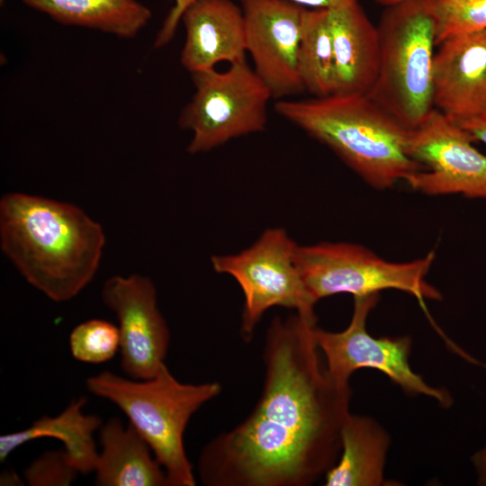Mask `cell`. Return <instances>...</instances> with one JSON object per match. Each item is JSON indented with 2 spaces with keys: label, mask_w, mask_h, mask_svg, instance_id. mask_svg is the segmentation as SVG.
I'll return each instance as SVG.
<instances>
[{
  "label": "cell",
  "mask_w": 486,
  "mask_h": 486,
  "mask_svg": "<svg viewBox=\"0 0 486 486\" xmlns=\"http://www.w3.org/2000/svg\"><path fill=\"white\" fill-rule=\"evenodd\" d=\"M315 327L296 312L270 323L260 397L203 446L196 468L203 485L310 486L337 464L352 389L329 374Z\"/></svg>",
  "instance_id": "6da1fadb"
},
{
  "label": "cell",
  "mask_w": 486,
  "mask_h": 486,
  "mask_svg": "<svg viewBox=\"0 0 486 486\" xmlns=\"http://www.w3.org/2000/svg\"><path fill=\"white\" fill-rule=\"evenodd\" d=\"M102 226L79 207L24 193L0 199V247L22 277L56 302L76 297L102 258Z\"/></svg>",
  "instance_id": "7a4b0ae2"
},
{
  "label": "cell",
  "mask_w": 486,
  "mask_h": 486,
  "mask_svg": "<svg viewBox=\"0 0 486 486\" xmlns=\"http://www.w3.org/2000/svg\"><path fill=\"white\" fill-rule=\"evenodd\" d=\"M274 109L328 147L374 188H390L424 169L408 155L410 129L367 94L281 99Z\"/></svg>",
  "instance_id": "3957f363"
},
{
  "label": "cell",
  "mask_w": 486,
  "mask_h": 486,
  "mask_svg": "<svg viewBox=\"0 0 486 486\" xmlns=\"http://www.w3.org/2000/svg\"><path fill=\"white\" fill-rule=\"evenodd\" d=\"M86 385L89 392L108 400L124 413L165 470L168 486L196 484L184 448V432L192 416L220 393L219 382H181L164 364L148 379L103 371L88 377Z\"/></svg>",
  "instance_id": "277c9868"
},
{
  "label": "cell",
  "mask_w": 486,
  "mask_h": 486,
  "mask_svg": "<svg viewBox=\"0 0 486 486\" xmlns=\"http://www.w3.org/2000/svg\"><path fill=\"white\" fill-rule=\"evenodd\" d=\"M379 68L368 96L413 129L434 108L436 19L431 0L388 5L377 26Z\"/></svg>",
  "instance_id": "5b68a950"
},
{
  "label": "cell",
  "mask_w": 486,
  "mask_h": 486,
  "mask_svg": "<svg viewBox=\"0 0 486 486\" xmlns=\"http://www.w3.org/2000/svg\"><path fill=\"white\" fill-rule=\"evenodd\" d=\"M434 259L430 251L419 259L394 263L345 242L297 246L295 253L302 279L317 302L335 294L359 297L393 289L414 296L424 306L425 300L441 299L439 291L426 281Z\"/></svg>",
  "instance_id": "8992f818"
},
{
  "label": "cell",
  "mask_w": 486,
  "mask_h": 486,
  "mask_svg": "<svg viewBox=\"0 0 486 486\" xmlns=\"http://www.w3.org/2000/svg\"><path fill=\"white\" fill-rule=\"evenodd\" d=\"M192 75L195 91L179 119L181 128L193 132L189 153L206 152L265 130L273 96L246 59L223 72L212 68Z\"/></svg>",
  "instance_id": "52a82bcc"
},
{
  "label": "cell",
  "mask_w": 486,
  "mask_h": 486,
  "mask_svg": "<svg viewBox=\"0 0 486 486\" xmlns=\"http://www.w3.org/2000/svg\"><path fill=\"white\" fill-rule=\"evenodd\" d=\"M297 246L281 228L268 229L248 248L213 256L216 273L232 276L242 290L241 333L249 341L263 315L275 306L316 322L317 302L308 292L295 261Z\"/></svg>",
  "instance_id": "ba28073f"
},
{
  "label": "cell",
  "mask_w": 486,
  "mask_h": 486,
  "mask_svg": "<svg viewBox=\"0 0 486 486\" xmlns=\"http://www.w3.org/2000/svg\"><path fill=\"white\" fill-rule=\"evenodd\" d=\"M379 299V293L354 297L351 320L342 331L314 328V337L329 374L338 383L349 384V378L356 370L375 369L406 393L425 395L445 408L450 407L453 398L446 390L430 386L412 370L410 337L375 338L369 334L367 318Z\"/></svg>",
  "instance_id": "9c48e42d"
},
{
  "label": "cell",
  "mask_w": 486,
  "mask_h": 486,
  "mask_svg": "<svg viewBox=\"0 0 486 486\" xmlns=\"http://www.w3.org/2000/svg\"><path fill=\"white\" fill-rule=\"evenodd\" d=\"M472 142L466 131L433 108L418 126L410 129L408 155L424 169L406 182L428 195L486 199V155Z\"/></svg>",
  "instance_id": "30bf717a"
},
{
  "label": "cell",
  "mask_w": 486,
  "mask_h": 486,
  "mask_svg": "<svg viewBox=\"0 0 486 486\" xmlns=\"http://www.w3.org/2000/svg\"><path fill=\"white\" fill-rule=\"evenodd\" d=\"M102 299L119 322L122 371L136 380L153 377L165 364L170 343L154 284L137 274L113 275L104 284Z\"/></svg>",
  "instance_id": "8fae6325"
},
{
  "label": "cell",
  "mask_w": 486,
  "mask_h": 486,
  "mask_svg": "<svg viewBox=\"0 0 486 486\" xmlns=\"http://www.w3.org/2000/svg\"><path fill=\"white\" fill-rule=\"evenodd\" d=\"M245 22L246 49L254 70L273 98L284 99L304 89L297 55L306 8L288 0H239Z\"/></svg>",
  "instance_id": "7c38bea8"
},
{
  "label": "cell",
  "mask_w": 486,
  "mask_h": 486,
  "mask_svg": "<svg viewBox=\"0 0 486 486\" xmlns=\"http://www.w3.org/2000/svg\"><path fill=\"white\" fill-rule=\"evenodd\" d=\"M434 58V108L451 120L486 114V30L439 44Z\"/></svg>",
  "instance_id": "4fadbf2b"
},
{
  "label": "cell",
  "mask_w": 486,
  "mask_h": 486,
  "mask_svg": "<svg viewBox=\"0 0 486 486\" xmlns=\"http://www.w3.org/2000/svg\"><path fill=\"white\" fill-rule=\"evenodd\" d=\"M181 22L185 41L180 60L191 74L212 69L222 61L246 59L243 12L232 0H196Z\"/></svg>",
  "instance_id": "5bb4252c"
},
{
  "label": "cell",
  "mask_w": 486,
  "mask_h": 486,
  "mask_svg": "<svg viewBox=\"0 0 486 486\" xmlns=\"http://www.w3.org/2000/svg\"><path fill=\"white\" fill-rule=\"evenodd\" d=\"M328 11L335 60L333 94H368L379 68L377 27L357 0H341Z\"/></svg>",
  "instance_id": "9a60e30c"
},
{
  "label": "cell",
  "mask_w": 486,
  "mask_h": 486,
  "mask_svg": "<svg viewBox=\"0 0 486 486\" xmlns=\"http://www.w3.org/2000/svg\"><path fill=\"white\" fill-rule=\"evenodd\" d=\"M97 486H168L165 470L137 430L111 418L100 428Z\"/></svg>",
  "instance_id": "2e32d148"
},
{
  "label": "cell",
  "mask_w": 486,
  "mask_h": 486,
  "mask_svg": "<svg viewBox=\"0 0 486 486\" xmlns=\"http://www.w3.org/2000/svg\"><path fill=\"white\" fill-rule=\"evenodd\" d=\"M85 397L73 400L58 415L42 416L28 428L0 436V462L16 448L39 438L59 440L70 461L82 474L94 472L98 452L94 434L102 426L101 418L84 412Z\"/></svg>",
  "instance_id": "e0dca14e"
},
{
  "label": "cell",
  "mask_w": 486,
  "mask_h": 486,
  "mask_svg": "<svg viewBox=\"0 0 486 486\" xmlns=\"http://www.w3.org/2000/svg\"><path fill=\"white\" fill-rule=\"evenodd\" d=\"M390 442L386 430L374 418L349 413L341 430L339 458L325 474L324 485H393L384 477Z\"/></svg>",
  "instance_id": "ac0fdd59"
},
{
  "label": "cell",
  "mask_w": 486,
  "mask_h": 486,
  "mask_svg": "<svg viewBox=\"0 0 486 486\" xmlns=\"http://www.w3.org/2000/svg\"><path fill=\"white\" fill-rule=\"evenodd\" d=\"M27 6L67 25L94 29L121 38L136 36L150 10L136 0H22Z\"/></svg>",
  "instance_id": "d6986e66"
},
{
  "label": "cell",
  "mask_w": 486,
  "mask_h": 486,
  "mask_svg": "<svg viewBox=\"0 0 486 486\" xmlns=\"http://www.w3.org/2000/svg\"><path fill=\"white\" fill-rule=\"evenodd\" d=\"M297 64L304 90L315 97L334 93L335 60L328 9L306 8Z\"/></svg>",
  "instance_id": "ffe728a7"
},
{
  "label": "cell",
  "mask_w": 486,
  "mask_h": 486,
  "mask_svg": "<svg viewBox=\"0 0 486 486\" xmlns=\"http://www.w3.org/2000/svg\"><path fill=\"white\" fill-rule=\"evenodd\" d=\"M71 355L77 361L102 364L111 360L120 349L117 326L98 319L76 326L68 338Z\"/></svg>",
  "instance_id": "44dd1931"
},
{
  "label": "cell",
  "mask_w": 486,
  "mask_h": 486,
  "mask_svg": "<svg viewBox=\"0 0 486 486\" xmlns=\"http://www.w3.org/2000/svg\"><path fill=\"white\" fill-rule=\"evenodd\" d=\"M436 19V43L464 33L486 30V0H431Z\"/></svg>",
  "instance_id": "7402d4cb"
},
{
  "label": "cell",
  "mask_w": 486,
  "mask_h": 486,
  "mask_svg": "<svg viewBox=\"0 0 486 486\" xmlns=\"http://www.w3.org/2000/svg\"><path fill=\"white\" fill-rule=\"evenodd\" d=\"M79 473L65 450H50L25 468L23 477L30 486H68Z\"/></svg>",
  "instance_id": "603a6c76"
},
{
  "label": "cell",
  "mask_w": 486,
  "mask_h": 486,
  "mask_svg": "<svg viewBox=\"0 0 486 486\" xmlns=\"http://www.w3.org/2000/svg\"><path fill=\"white\" fill-rule=\"evenodd\" d=\"M196 0H175V4L166 15L155 40V47L160 48L168 43L181 22V17L188 6Z\"/></svg>",
  "instance_id": "cb8c5ba5"
},
{
  "label": "cell",
  "mask_w": 486,
  "mask_h": 486,
  "mask_svg": "<svg viewBox=\"0 0 486 486\" xmlns=\"http://www.w3.org/2000/svg\"><path fill=\"white\" fill-rule=\"evenodd\" d=\"M453 121V120H452ZM473 140L486 144V114L454 121Z\"/></svg>",
  "instance_id": "d4e9b609"
},
{
  "label": "cell",
  "mask_w": 486,
  "mask_h": 486,
  "mask_svg": "<svg viewBox=\"0 0 486 486\" xmlns=\"http://www.w3.org/2000/svg\"><path fill=\"white\" fill-rule=\"evenodd\" d=\"M472 462L477 475V483L486 486V445L472 456Z\"/></svg>",
  "instance_id": "484cf974"
},
{
  "label": "cell",
  "mask_w": 486,
  "mask_h": 486,
  "mask_svg": "<svg viewBox=\"0 0 486 486\" xmlns=\"http://www.w3.org/2000/svg\"><path fill=\"white\" fill-rule=\"evenodd\" d=\"M300 6L310 9H329L341 0H288Z\"/></svg>",
  "instance_id": "4316f807"
},
{
  "label": "cell",
  "mask_w": 486,
  "mask_h": 486,
  "mask_svg": "<svg viewBox=\"0 0 486 486\" xmlns=\"http://www.w3.org/2000/svg\"><path fill=\"white\" fill-rule=\"evenodd\" d=\"M2 477H4V479L1 478V485H6V482H8V485H22V483H20L22 482L16 476L14 472H5Z\"/></svg>",
  "instance_id": "83f0119b"
},
{
  "label": "cell",
  "mask_w": 486,
  "mask_h": 486,
  "mask_svg": "<svg viewBox=\"0 0 486 486\" xmlns=\"http://www.w3.org/2000/svg\"><path fill=\"white\" fill-rule=\"evenodd\" d=\"M378 4H383V5H392L393 4H396L400 1H402V0H375Z\"/></svg>",
  "instance_id": "f1b7e54d"
},
{
  "label": "cell",
  "mask_w": 486,
  "mask_h": 486,
  "mask_svg": "<svg viewBox=\"0 0 486 486\" xmlns=\"http://www.w3.org/2000/svg\"><path fill=\"white\" fill-rule=\"evenodd\" d=\"M1 2H3V0H1Z\"/></svg>",
  "instance_id": "f546056e"
}]
</instances>
